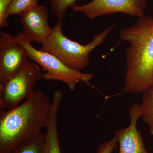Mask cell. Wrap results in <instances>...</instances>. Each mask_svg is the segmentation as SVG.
<instances>
[{
	"instance_id": "obj_14",
	"label": "cell",
	"mask_w": 153,
	"mask_h": 153,
	"mask_svg": "<svg viewBox=\"0 0 153 153\" xmlns=\"http://www.w3.org/2000/svg\"><path fill=\"white\" fill-rule=\"evenodd\" d=\"M38 0H13L7 10L8 16H21L26 11L38 5Z\"/></svg>"
},
{
	"instance_id": "obj_5",
	"label": "cell",
	"mask_w": 153,
	"mask_h": 153,
	"mask_svg": "<svg viewBox=\"0 0 153 153\" xmlns=\"http://www.w3.org/2000/svg\"><path fill=\"white\" fill-rule=\"evenodd\" d=\"M41 68L29 62L20 72L0 87V111L9 110L19 105L34 92L36 83L42 77Z\"/></svg>"
},
{
	"instance_id": "obj_1",
	"label": "cell",
	"mask_w": 153,
	"mask_h": 153,
	"mask_svg": "<svg viewBox=\"0 0 153 153\" xmlns=\"http://www.w3.org/2000/svg\"><path fill=\"white\" fill-rule=\"evenodd\" d=\"M52 102L42 91H34L21 105L0 111V153H13L41 133L48 124Z\"/></svg>"
},
{
	"instance_id": "obj_6",
	"label": "cell",
	"mask_w": 153,
	"mask_h": 153,
	"mask_svg": "<svg viewBox=\"0 0 153 153\" xmlns=\"http://www.w3.org/2000/svg\"><path fill=\"white\" fill-rule=\"evenodd\" d=\"M27 51L16 36H0V87L5 84L30 61Z\"/></svg>"
},
{
	"instance_id": "obj_16",
	"label": "cell",
	"mask_w": 153,
	"mask_h": 153,
	"mask_svg": "<svg viewBox=\"0 0 153 153\" xmlns=\"http://www.w3.org/2000/svg\"><path fill=\"white\" fill-rule=\"evenodd\" d=\"M117 140L116 137L108 141L104 142L100 145L97 153H112L117 148Z\"/></svg>"
},
{
	"instance_id": "obj_7",
	"label": "cell",
	"mask_w": 153,
	"mask_h": 153,
	"mask_svg": "<svg viewBox=\"0 0 153 153\" xmlns=\"http://www.w3.org/2000/svg\"><path fill=\"white\" fill-rule=\"evenodd\" d=\"M146 6V0H93L83 5H77L72 10L82 13L91 20L116 13L139 18L144 16Z\"/></svg>"
},
{
	"instance_id": "obj_8",
	"label": "cell",
	"mask_w": 153,
	"mask_h": 153,
	"mask_svg": "<svg viewBox=\"0 0 153 153\" xmlns=\"http://www.w3.org/2000/svg\"><path fill=\"white\" fill-rule=\"evenodd\" d=\"M20 16V21L25 37L30 43L43 44L53 29L48 22L49 13L47 7L38 5Z\"/></svg>"
},
{
	"instance_id": "obj_10",
	"label": "cell",
	"mask_w": 153,
	"mask_h": 153,
	"mask_svg": "<svg viewBox=\"0 0 153 153\" xmlns=\"http://www.w3.org/2000/svg\"><path fill=\"white\" fill-rule=\"evenodd\" d=\"M63 97V92L57 90L53 94L52 109L48 124L46 127L44 153H61L60 147L58 129L57 114Z\"/></svg>"
},
{
	"instance_id": "obj_2",
	"label": "cell",
	"mask_w": 153,
	"mask_h": 153,
	"mask_svg": "<svg viewBox=\"0 0 153 153\" xmlns=\"http://www.w3.org/2000/svg\"><path fill=\"white\" fill-rule=\"evenodd\" d=\"M119 36L129 44L123 92L144 93L153 87V18H139L133 25L121 30Z\"/></svg>"
},
{
	"instance_id": "obj_13",
	"label": "cell",
	"mask_w": 153,
	"mask_h": 153,
	"mask_svg": "<svg viewBox=\"0 0 153 153\" xmlns=\"http://www.w3.org/2000/svg\"><path fill=\"white\" fill-rule=\"evenodd\" d=\"M51 12L58 21H63L66 16L67 9H73L77 5L76 0H50Z\"/></svg>"
},
{
	"instance_id": "obj_4",
	"label": "cell",
	"mask_w": 153,
	"mask_h": 153,
	"mask_svg": "<svg viewBox=\"0 0 153 153\" xmlns=\"http://www.w3.org/2000/svg\"><path fill=\"white\" fill-rule=\"evenodd\" d=\"M19 42L27 51L29 59L40 65L45 71L42 77L45 80L60 81L65 83L71 91H74L79 82H87L93 79L92 73H83L69 68L52 54L38 50L31 45V43L23 33L16 36Z\"/></svg>"
},
{
	"instance_id": "obj_3",
	"label": "cell",
	"mask_w": 153,
	"mask_h": 153,
	"mask_svg": "<svg viewBox=\"0 0 153 153\" xmlns=\"http://www.w3.org/2000/svg\"><path fill=\"white\" fill-rule=\"evenodd\" d=\"M63 25L62 21H58L40 50L55 55L69 68L80 71L89 65L91 52L104 42L116 24L95 34L91 41L86 45L72 41L64 36Z\"/></svg>"
},
{
	"instance_id": "obj_15",
	"label": "cell",
	"mask_w": 153,
	"mask_h": 153,
	"mask_svg": "<svg viewBox=\"0 0 153 153\" xmlns=\"http://www.w3.org/2000/svg\"><path fill=\"white\" fill-rule=\"evenodd\" d=\"M13 0H0V28L8 26L7 10Z\"/></svg>"
},
{
	"instance_id": "obj_11",
	"label": "cell",
	"mask_w": 153,
	"mask_h": 153,
	"mask_svg": "<svg viewBox=\"0 0 153 153\" xmlns=\"http://www.w3.org/2000/svg\"><path fill=\"white\" fill-rule=\"evenodd\" d=\"M143 94L142 102L140 104L141 117L149 126L150 134L153 135V87Z\"/></svg>"
},
{
	"instance_id": "obj_12",
	"label": "cell",
	"mask_w": 153,
	"mask_h": 153,
	"mask_svg": "<svg viewBox=\"0 0 153 153\" xmlns=\"http://www.w3.org/2000/svg\"><path fill=\"white\" fill-rule=\"evenodd\" d=\"M45 134L41 133L21 145L13 153H44Z\"/></svg>"
},
{
	"instance_id": "obj_9",
	"label": "cell",
	"mask_w": 153,
	"mask_h": 153,
	"mask_svg": "<svg viewBox=\"0 0 153 153\" xmlns=\"http://www.w3.org/2000/svg\"><path fill=\"white\" fill-rule=\"evenodd\" d=\"M128 115L131 120L128 126L114 131L119 145V153H149L146 149L142 135L137 129V123L141 116L140 104L131 105Z\"/></svg>"
}]
</instances>
